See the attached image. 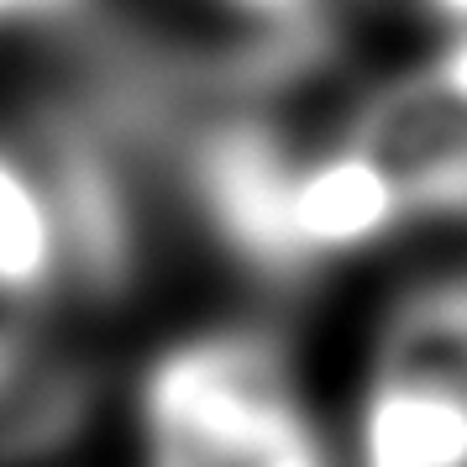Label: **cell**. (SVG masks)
Here are the masks:
<instances>
[{
    "label": "cell",
    "instance_id": "4",
    "mask_svg": "<svg viewBox=\"0 0 467 467\" xmlns=\"http://www.w3.org/2000/svg\"><path fill=\"white\" fill-rule=\"evenodd\" d=\"M0 284L43 305L85 289L79 236L47 152L0 142Z\"/></svg>",
    "mask_w": 467,
    "mask_h": 467
},
{
    "label": "cell",
    "instance_id": "5",
    "mask_svg": "<svg viewBox=\"0 0 467 467\" xmlns=\"http://www.w3.org/2000/svg\"><path fill=\"white\" fill-rule=\"evenodd\" d=\"M215 11L284 74L305 64L331 26V0H211Z\"/></svg>",
    "mask_w": 467,
    "mask_h": 467
},
{
    "label": "cell",
    "instance_id": "1",
    "mask_svg": "<svg viewBox=\"0 0 467 467\" xmlns=\"http://www.w3.org/2000/svg\"><path fill=\"white\" fill-rule=\"evenodd\" d=\"M142 467H341L268 326L163 347L137 389Z\"/></svg>",
    "mask_w": 467,
    "mask_h": 467
},
{
    "label": "cell",
    "instance_id": "2",
    "mask_svg": "<svg viewBox=\"0 0 467 467\" xmlns=\"http://www.w3.org/2000/svg\"><path fill=\"white\" fill-rule=\"evenodd\" d=\"M347 467H467V274L420 278L383 310Z\"/></svg>",
    "mask_w": 467,
    "mask_h": 467
},
{
    "label": "cell",
    "instance_id": "3",
    "mask_svg": "<svg viewBox=\"0 0 467 467\" xmlns=\"http://www.w3.org/2000/svg\"><path fill=\"white\" fill-rule=\"evenodd\" d=\"M341 131L379 163L425 221H467V95L425 64L383 74L341 116Z\"/></svg>",
    "mask_w": 467,
    "mask_h": 467
},
{
    "label": "cell",
    "instance_id": "7",
    "mask_svg": "<svg viewBox=\"0 0 467 467\" xmlns=\"http://www.w3.org/2000/svg\"><path fill=\"white\" fill-rule=\"evenodd\" d=\"M85 0H0V32L16 26H37V22H58L68 11H79Z\"/></svg>",
    "mask_w": 467,
    "mask_h": 467
},
{
    "label": "cell",
    "instance_id": "6",
    "mask_svg": "<svg viewBox=\"0 0 467 467\" xmlns=\"http://www.w3.org/2000/svg\"><path fill=\"white\" fill-rule=\"evenodd\" d=\"M58 305H43L32 295H16L0 284V404L11 400L37 368L47 362V326Z\"/></svg>",
    "mask_w": 467,
    "mask_h": 467
}]
</instances>
